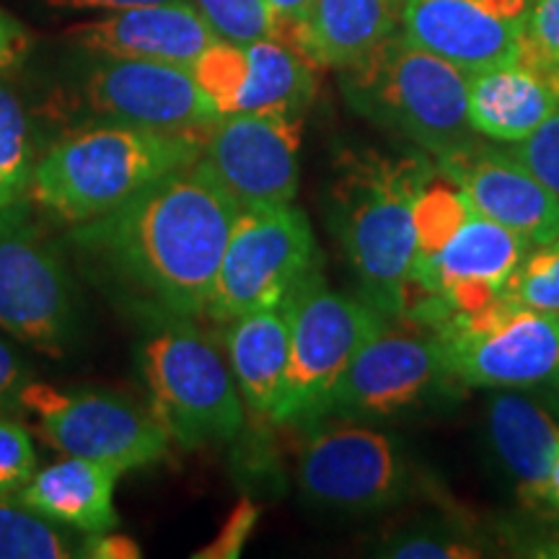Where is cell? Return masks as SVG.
Wrapping results in <instances>:
<instances>
[{
  "instance_id": "9a60e30c",
  "label": "cell",
  "mask_w": 559,
  "mask_h": 559,
  "mask_svg": "<svg viewBox=\"0 0 559 559\" xmlns=\"http://www.w3.org/2000/svg\"><path fill=\"white\" fill-rule=\"evenodd\" d=\"M313 62L288 41L215 39L190 70L221 117L251 111L304 115L317 96Z\"/></svg>"
},
{
  "instance_id": "603a6c76",
  "label": "cell",
  "mask_w": 559,
  "mask_h": 559,
  "mask_svg": "<svg viewBox=\"0 0 559 559\" xmlns=\"http://www.w3.org/2000/svg\"><path fill=\"white\" fill-rule=\"evenodd\" d=\"M404 0H313L293 47L319 68H345L402 29Z\"/></svg>"
},
{
  "instance_id": "3957f363",
  "label": "cell",
  "mask_w": 559,
  "mask_h": 559,
  "mask_svg": "<svg viewBox=\"0 0 559 559\" xmlns=\"http://www.w3.org/2000/svg\"><path fill=\"white\" fill-rule=\"evenodd\" d=\"M202 140L205 135L91 120L37 158L26 200L55 221L79 226L192 166L202 156Z\"/></svg>"
},
{
  "instance_id": "d6986e66",
  "label": "cell",
  "mask_w": 559,
  "mask_h": 559,
  "mask_svg": "<svg viewBox=\"0 0 559 559\" xmlns=\"http://www.w3.org/2000/svg\"><path fill=\"white\" fill-rule=\"evenodd\" d=\"M485 445L500 479L542 515L544 487L559 451V419L519 389H498L485 412Z\"/></svg>"
},
{
  "instance_id": "4fadbf2b",
  "label": "cell",
  "mask_w": 559,
  "mask_h": 559,
  "mask_svg": "<svg viewBox=\"0 0 559 559\" xmlns=\"http://www.w3.org/2000/svg\"><path fill=\"white\" fill-rule=\"evenodd\" d=\"M81 99L94 120L160 132L207 135L221 120L192 70L171 62L96 58L81 83Z\"/></svg>"
},
{
  "instance_id": "5bb4252c",
  "label": "cell",
  "mask_w": 559,
  "mask_h": 559,
  "mask_svg": "<svg viewBox=\"0 0 559 559\" xmlns=\"http://www.w3.org/2000/svg\"><path fill=\"white\" fill-rule=\"evenodd\" d=\"M300 138L304 115H226L207 130L200 160L241 205L293 202L300 185Z\"/></svg>"
},
{
  "instance_id": "1f68e13d",
  "label": "cell",
  "mask_w": 559,
  "mask_h": 559,
  "mask_svg": "<svg viewBox=\"0 0 559 559\" xmlns=\"http://www.w3.org/2000/svg\"><path fill=\"white\" fill-rule=\"evenodd\" d=\"M508 151L559 198V109L539 130L531 132L526 140H521Z\"/></svg>"
},
{
  "instance_id": "f1b7e54d",
  "label": "cell",
  "mask_w": 559,
  "mask_h": 559,
  "mask_svg": "<svg viewBox=\"0 0 559 559\" xmlns=\"http://www.w3.org/2000/svg\"><path fill=\"white\" fill-rule=\"evenodd\" d=\"M194 3L221 39H280L277 19L267 0H194Z\"/></svg>"
},
{
  "instance_id": "5b68a950",
  "label": "cell",
  "mask_w": 559,
  "mask_h": 559,
  "mask_svg": "<svg viewBox=\"0 0 559 559\" xmlns=\"http://www.w3.org/2000/svg\"><path fill=\"white\" fill-rule=\"evenodd\" d=\"M138 368L148 389V409L171 443L202 449L239 438L247 425L239 386L198 319L145 321Z\"/></svg>"
},
{
  "instance_id": "74e56055",
  "label": "cell",
  "mask_w": 559,
  "mask_h": 559,
  "mask_svg": "<svg viewBox=\"0 0 559 559\" xmlns=\"http://www.w3.org/2000/svg\"><path fill=\"white\" fill-rule=\"evenodd\" d=\"M52 9L58 11H128L138 9V5H153V3H171V0H47Z\"/></svg>"
},
{
  "instance_id": "d590c367",
  "label": "cell",
  "mask_w": 559,
  "mask_h": 559,
  "mask_svg": "<svg viewBox=\"0 0 559 559\" xmlns=\"http://www.w3.org/2000/svg\"><path fill=\"white\" fill-rule=\"evenodd\" d=\"M79 557L83 559H138L143 557V549L138 547L130 536L102 531V534H83Z\"/></svg>"
},
{
  "instance_id": "836d02e7",
  "label": "cell",
  "mask_w": 559,
  "mask_h": 559,
  "mask_svg": "<svg viewBox=\"0 0 559 559\" xmlns=\"http://www.w3.org/2000/svg\"><path fill=\"white\" fill-rule=\"evenodd\" d=\"M32 381V366L24 360V355L0 337V417H19L24 412L21 396Z\"/></svg>"
},
{
  "instance_id": "d6a6232c",
  "label": "cell",
  "mask_w": 559,
  "mask_h": 559,
  "mask_svg": "<svg viewBox=\"0 0 559 559\" xmlns=\"http://www.w3.org/2000/svg\"><path fill=\"white\" fill-rule=\"evenodd\" d=\"M260 521V508L254 506L249 498H241L236 502V508L230 510L228 519L223 521L213 542L205 544L200 551H194V559H236L241 557L243 547H247L251 531L257 528Z\"/></svg>"
},
{
  "instance_id": "ba28073f",
  "label": "cell",
  "mask_w": 559,
  "mask_h": 559,
  "mask_svg": "<svg viewBox=\"0 0 559 559\" xmlns=\"http://www.w3.org/2000/svg\"><path fill=\"white\" fill-rule=\"evenodd\" d=\"M285 309L290 319V360L270 419L309 425L326 417L342 373L386 317L362 298L330 288L321 272L285 300Z\"/></svg>"
},
{
  "instance_id": "8fae6325",
  "label": "cell",
  "mask_w": 559,
  "mask_h": 559,
  "mask_svg": "<svg viewBox=\"0 0 559 559\" xmlns=\"http://www.w3.org/2000/svg\"><path fill=\"white\" fill-rule=\"evenodd\" d=\"M453 381L477 389H528L559 370V313L500 298L436 326Z\"/></svg>"
},
{
  "instance_id": "e575fe53",
  "label": "cell",
  "mask_w": 559,
  "mask_h": 559,
  "mask_svg": "<svg viewBox=\"0 0 559 559\" xmlns=\"http://www.w3.org/2000/svg\"><path fill=\"white\" fill-rule=\"evenodd\" d=\"M32 37L26 26L19 19H13L9 11L0 9V75L11 73L24 66L29 58Z\"/></svg>"
},
{
  "instance_id": "7a4b0ae2",
  "label": "cell",
  "mask_w": 559,
  "mask_h": 559,
  "mask_svg": "<svg viewBox=\"0 0 559 559\" xmlns=\"http://www.w3.org/2000/svg\"><path fill=\"white\" fill-rule=\"evenodd\" d=\"M436 174L428 153L349 148L326 187V223L360 298L381 317L402 319L412 296L415 226L412 202Z\"/></svg>"
},
{
  "instance_id": "9c48e42d",
  "label": "cell",
  "mask_w": 559,
  "mask_h": 559,
  "mask_svg": "<svg viewBox=\"0 0 559 559\" xmlns=\"http://www.w3.org/2000/svg\"><path fill=\"white\" fill-rule=\"evenodd\" d=\"M298 489L306 506L368 515L400 506L415 489L409 459L391 432L345 417L304 425Z\"/></svg>"
},
{
  "instance_id": "2e32d148",
  "label": "cell",
  "mask_w": 559,
  "mask_h": 559,
  "mask_svg": "<svg viewBox=\"0 0 559 559\" xmlns=\"http://www.w3.org/2000/svg\"><path fill=\"white\" fill-rule=\"evenodd\" d=\"M534 0H404L402 32L464 73L521 60Z\"/></svg>"
},
{
  "instance_id": "83f0119b",
  "label": "cell",
  "mask_w": 559,
  "mask_h": 559,
  "mask_svg": "<svg viewBox=\"0 0 559 559\" xmlns=\"http://www.w3.org/2000/svg\"><path fill=\"white\" fill-rule=\"evenodd\" d=\"M506 298L528 309L559 313V236L523 257L508 280Z\"/></svg>"
},
{
  "instance_id": "30bf717a",
  "label": "cell",
  "mask_w": 559,
  "mask_h": 559,
  "mask_svg": "<svg viewBox=\"0 0 559 559\" xmlns=\"http://www.w3.org/2000/svg\"><path fill=\"white\" fill-rule=\"evenodd\" d=\"M21 404L37 419V436L62 456L99 461L124 474L169 453L171 438L153 412L117 391H66L32 381Z\"/></svg>"
},
{
  "instance_id": "7402d4cb",
  "label": "cell",
  "mask_w": 559,
  "mask_h": 559,
  "mask_svg": "<svg viewBox=\"0 0 559 559\" xmlns=\"http://www.w3.org/2000/svg\"><path fill=\"white\" fill-rule=\"evenodd\" d=\"M223 345L243 407L257 417L270 419L277 407L290 360L288 309L275 306L226 321Z\"/></svg>"
},
{
  "instance_id": "f546056e",
  "label": "cell",
  "mask_w": 559,
  "mask_h": 559,
  "mask_svg": "<svg viewBox=\"0 0 559 559\" xmlns=\"http://www.w3.org/2000/svg\"><path fill=\"white\" fill-rule=\"evenodd\" d=\"M37 472L32 432L16 417H0V495L16 498Z\"/></svg>"
},
{
  "instance_id": "ab89813d",
  "label": "cell",
  "mask_w": 559,
  "mask_h": 559,
  "mask_svg": "<svg viewBox=\"0 0 559 559\" xmlns=\"http://www.w3.org/2000/svg\"><path fill=\"white\" fill-rule=\"evenodd\" d=\"M542 386H544V396H547V407L555 412V417L559 419V370L555 376H549Z\"/></svg>"
},
{
  "instance_id": "8d00e7d4",
  "label": "cell",
  "mask_w": 559,
  "mask_h": 559,
  "mask_svg": "<svg viewBox=\"0 0 559 559\" xmlns=\"http://www.w3.org/2000/svg\"><path fill=\"white\" fill-rule=\"evenodd\" d=\"M267 3L277 19L280 39L293 45V37H296L300 26H304L313 0H267Z\"/></svg>"
},
{
  "instance_id": "60d3db41",
  "label": "cell",
  "mask_w": 559,
  "mask_h": 559,
  "mask_svg": "<svg viewBox=\"0 0 559 559\" xmlns=\"http://www.w3.org/2000/svg\"><path fill=\"white\" fill-rule=\"evenodd\" d=\"M557 534H559V531H557Z\"/></svg>"
},
{
  "instance_id": "44dd1931",
  "label": "cell",
  "mask_w": 559,
  "mask_h": 559,
  "mask_svg": "<svg viewBox=\"0 0 559 559\" xmlns=\"http://www.w3.org/2000/svg\"><path fill=\"white\" fill-rule=\"evenodd\" d=\"M120 477V472L99 461L62 456L34 472L16 498L21 506L73 534H102L120 526L115 508V485Z\"/></svg>"
},
{
  "instance_id": "ffe728a7",
  "label": "cell",
  "mask_w": 559,
  "mask_h": 559,
  "mask_svg": "<svg viewBox=\"0 0 559 559\" xmlns=\"http://www.w3.org/2000/svg\"><path fill=\"white\" fill-rule=\"evenodd\" d=\"M559 109V81L528 60L469 75V122L479 138L515 145Z\"/></svg>"
},
{
  "instance_id": "6da1fadb",
  "label": "cell",
  "mask_w": 559,
  "mask_h": 559,
  "mask_svg": "<svg viewBox=\"0 0 559 559\" xmlns=\"http://www.w3.org/2000/svg\"><path fill=\"white\" fill-rule=\"evenodd\" d=\"M241 202L202 160L70 226L83 277L140 321L205 319Z\"/></svg>"
},
{
  "instance_id": "52a82bcc",
  "label": "cell",
  "mask_w": 559,
  "mask_h": 559,
  "mask_svg": "<svg viewBox=\"0 0 559 559\" xmlns=\"http://www.w3.org/2000/svg\"><path fill=\"white\" fill-rule=\"evenodd\" d=\"M324 257L306 213L293 202L241 205L223 254L205 319L226 321L285 306Z\"/></svg>"
},
{
  "instance_id": "f35d334b",
  "label": "cell",
  "mask_w": 559,
  "mask_h": 559,
  "mask_svg": "<svg viewBox=\"0 0 559 559\" xmlns=\"http://www.w3.org/2000/svg\"><path fill=\"white\" fill-rule=\"evenodd\" d=\"M542 515H551V519H559V451H557L555 461H551L547 487H544Z\"/></svg>"
},
{
  "instance_id": "4316f807",
  "label": "cell",
  "mask_w": 559,
  "mask_h": 559,
  "mask_svg": "<svg viewBox=\"0 0 559 559\" xmlns=\"http://www.w3.org/2000/svg\"><path fill=\"white\" fill-rule=\"evenodd\" d=\"M376 557L389 559H477L485 549L469 531L445 521H419L400 531H391L379 547Z\"/></svg>"
},
{
  "instance_id": "cb8c5ba5",
  "label": "cell",
  "mask_w": 559,
  "mask_h": 559,
  "mask_svg": "<svg viewBox=\"0 0 559 559\" xmlns=\"http://www.w3.org/2000/svg\"><path fill=\"white\" fill-rule=\"evenodd\" d=\"M474 213L477 210L472 207L466 192L436 169V174L419 187L415 202H412V226H415L417 247L415 264L432 260L466 226Z\"/></svg>"
},
{
  "instance_id": "4dcf8cb0",
  "label": "cell",
  "mask_w": 559,
  "mask_h": 559,
  "mask_svg": "<svg viewBox=\"0 0 559 559\" xmlns=\"http://www.w3.org/2000/svg\"><path fill=\"white\" fill-rule=\"evenodd\" d=\"M523 60L547 70L559 81V0H534L531 3Z\"/></svg>"
},
{
  "instance_id": "ac0fdd59",
  "label": "cell",
  "mask_w": 559,
  "mask_h": 559,
  "mask_svg": "<svg viewBox=\"0 0 559 559\" xmlns=\"http://www.w3.org/2000/svg\"><path fill=\"white\" fill-rule=\"evenodd\" d=\"M68 37L94 58L171 62L185 68L221 39L194 0L104 13L99 19L70 26Z\"/></svg>"
},
{
  "instance_id": "277c9868",
  "label": "cell",
  "mask_w": 559,
  "mask_h": 559,
  "mask_svg": "<svg viewBox=\"0 0 559 559\" xmlns=\"http://www.w3.org/2000/svg\"><path fill=\"white\" fill-rule=\"evenodd\" d=\"M347 107L438 158L472 140L469 73L394 32L340 68Z\"/></svg>"
},
{
  "instance_id": "d4e9b609",
  "label": "cell",
  "mask_w": 559,
  "mask_h": 559,
  "mask_svg": "<svg viewBox=\"0 0 559 559\" xmlns=\"http://www.w3.org/2000/svg\"><path fill=\"white\" fill-rule=\"evenodd\" d=\"M81 542L73 539V531L21 506L19 498L0 495V559H70L79 557Z\"/></svg>"
},
{
  "instance_id": "7c38bea8",
  "label": "cell",
  "mask_w": 559,
  "mask_h": 559,
  "mask_svg": "<svg viewBox=\"0 0 559 559\" xmlns=\"http://www.w3.org/2000/svg\"><path fill=\"white\" fill-rule=\"evenodd\" d=\"M386 321L342 373L326 417L358 423L400 417L428 402L445 381H453L436 332L391 330Z\"/></svg>"
},
{
  "instance_id": "484cf974",
  "label": "cell",
  "mask_w": 559,
  "mask_h": 559,
  "mask_svg": "<svg viewBox=\"0 0 559 559\" xmlns=\"http://www.w3.org/2000/svg\"><path fill=\"white\" fill-rule=\"evenodd\" d=\"M34 164L37 158L26 111L9 88L0 86V210L26 198Z\"/></svg>"
},
{
  "instance_id": "8992f818",
  "label": "cell",
  "mask_w": 559,
  "mask_h": 559,
  "mask_svg": "<svg viewBox=\"0 0 559 559\" xmlns=\"http://www.w3.org/2000/svg\"><path fill=\"white\" fill-rule=\"evenodd\" d=\"M81 296L66 251L26 198L0 210V330L47 358L79 345Z\"/></svg>"
},
{
  "instance_id": "e0dca14e",
  "label": "cell",
  "mask_w": 559,
  "mask_h": 559,
  "mask_svg": "<svg viewBox=\"0 0 559 559\" xmlns=\"http://www.w3.org/2000/svg\"><path fill=\"white\" fill-rule=\"evenodd\" d=\"M432 160L485 218L526 236L534 247L559 236V198L510 151L474 135Z\"/></svg>"
}]
</instances>
